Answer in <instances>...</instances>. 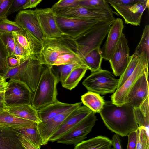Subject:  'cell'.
I'll return each mask as SVG.
<instances>
[{"label": "cell", "instance_id": "cell-1", "mask_svg": "<svg viewBox=\"0 0 149 149\" xmlns=\"http://www.w3.org/2000/svg\"><path fill=\"white\" fill-rule=\"evenodd\" d=\"M99 113L107 127L122 137L127 136L139 127L135 118L134 108L128 103L118 106L111 101H105Z\"/></svg>", "mask_w": 149, "mask_h": 149}, {"label": "cell", "instance_id": "cell-2", "mask_svg": "<svg viewBox=\"0 0 149 149\" xmlns=\"http://www.w3.org/2000/svg\"><path fill=\"white\" fill-rule=\"evenodd\" d=\"M42 73L33 96L31 105L37 111L58 101L56 86L59 81L53 65H47Z\"/></svg>", "mask_w": 149, "mask_h": 149}, {"label": "cell", "instance_id": "cell-3", "mask_svg": "<svg viewBox=\"0 0 149 149\" xmlns=\"http://www.w3.org/2000/svg\"><path fill=\"white\" fill-rule=\"evenodd\" d=\"M43 65L38 55H31L17 66L8 67L3 77L6 80L10 78L24 82L34 93L43 70Z\"/></svg>", "mask_w": 149, "mask_h": 149}, {"label": "cell", "instance_id": "cell-4", "mask_svg": "<svg viewBox=\"0 0 149 149\" xmlns=\"http://www.w3.org/2000/svg\"><path fill=\"white\" fill-rule=\"evenodd\" d=\"M42 43V49L38 56L43 65H54L58 57L63 53H78L74 39L65 35L56 38H44Z\"/></svg>", "mask_w": 149, "mask_h": 149}, {"label": "cell", "instance_id": "cell-5", "mask_svg": "<svg viewBox=\"0 0 149 149\" xmlns=\"http://www.w3.org/2000/svg\"><path fill=\"white\" fill-rule=\"evenodd\" d=\"M113 21H102L74 39L77 46V53L82 59L91 50L100 47Z\"/></svg>", "mask_w": 149, "mask_h": 149}, {"label": "cell", "instance_id": "cell-6", "mask_svg": "<svg viewBox=\"0 0 149 149\" xmlns=\"http://www.w3.org/2000/svg\"><path fill=\"white\" fill-rule=\"evenodd\" d=\"M119 79L110 71L102 69L91 74L82 82L88 91L104 95L113 93L117 89Z\"/></svg>", "mask_w": 149, "mask_h": 149}, {"label": "cell", "instance_id": "cell-7", "mask_svg": "<svg viewBox=\"0 0 149 149\" xmlns=\"http://www.w3.org/2000/svg\"><path fill=\"white\" fill-rule=\"evenodd\" d=\"M33 93L24 82L9 80L5 91L3 101L6 107L31 104Z\"/></svg>", "mask_w": 149, "mask_h": 149}, {"label": "cell", "instance_id": "cell-8", "mask_svg": "<svg viewBox=\"0 0 149 149\" xmlns=\"http://www.w3.org/2000/svg\"><path fill=\"white\" fill-rule=\"evenodd\" d=\"M149 61L145 53L143 52H142L134 71L121 87L117 89L111 96L113 104L120 106L128 103V95L131 88L138 79L148 70Z\"/></svg>", "mask_w": 149, "mask_h": 149}, {"label": "cell", "instance_id": "cell-9", "mask_svg": "<svg viewBox=\"0 0 149 149\" xmlns=\"http://www.w3.org/2000/svg\"><path fill=\"white\" fill-rule=\"evenodd\" d=\"M55 15L56 23L61 31L63 34L74 39L104 21L69 17Z\"/></svg>", "mask_w": 149, "mask_h": 149}, {"label": "cell", "instance_id": "cell-10", "mask_svg": "<svg viewBox=\"0 0 149 149\" xmlns=\"http://www.w3.org/2000/svg\"><path fill=\"white\" fill-rule=\"evenodd\" d=\"M56 15L65 17L114 21V13L108 10L78 5L54 12Z\"/></svg>", "mask_w": 149, "mask_h": 149}, {"label": "cell", "instance_id": "cell-11", "mask_svg": "<svg viewBox=\"0 0 149 149\" xmlns=\"http://www.w3.org/2000/svg\"><path fill=\"white\" fill-rule=\"evenodd\" d=\"M95 114L92 111L70 130L58 139L56 141L57 143L75 146L84 141L95 124L97 119Z\"/></svg>", "mask_w": 149, "mask_h": 149}, {"label": "cell", "instance_id": "cell-12", "mask_svg": "<svg viewBox=\"0 0 149 149\" xmlns=\"http://www.w3.org/2000/svg\"><path fill=\"white\" fill-rule=\"evenodd\" d=\"M34 10L44 38H56L64 35L58 26L55 13L51 8Z\"/></svg>", "mask_w": 149, "mask_h": 149}, {"label": "cell", "instance_id": "cell-13", "mask_svg": "<svg viewBox=\"0 0 149 149\" xmlns=\"http://www.w3.org/2000/svg\"><path fill=\"white\" fill-rule=\"evenodd\" d=\"M109 3L123 18L126 24L136 26L140 25L143 14L146 9L149 7V1L132 5L114 2Z\"/></svg>", "mask_w": 149, "mask_h": 149}, {"label": "cell", "instance_id": "cell-14", "mask_svg": "<svg viewBox=\"0 0 149 149\" xmlns=\"http://www.w3.org/2000/svg\"><path fill=\"white\" fill-rule=\"evenodd\" d=\"M130 49L128 41L123 33L111 58L109 60L113 72L120 76L124 72L128 63Z\"/></svg>", "mask_w": 149, "mask_h": 149}, {"label": "cell", "instance_id": "cell-15", "mask_svg": "<svg viewBox=\"0 0 149 149\" xmlns=\"http://www.w3.org/2000/svg\"><path fill=\"white\" fill-rule=\"evenodd\" d=\"M92 112L90 109L84 105H81L73 110L50 137L49 141L52 142L56 141Z\"/></svg>", "mask_w": 149, "mask_h": 149}, {"label": "cell", "instance_id": "cell-16", "mask_svg": "<svg viewBox=\"0 0 149 149\" xmlns=\"http://www.w3.org/2000/svg\"><path fill=\"white\" fill-rule=\"evenodd\" d=\"M124 27L122 19H115L111 25L107 38L101 49L103 58L109 61L112 55L121 36Z\"/></svg>", "mask_w": 149, "mask_h": 149}, {"label": "cell", "instance_id": "cell-17", "mask_svg": "<svg viewBox=\"0 0 149 149\" xmlns=\"http://www.w3.org/2000/svg\"><path fill=\"white\" fill-rule=\"evenodd\" d=\"M148 70L136 80L131 88L128 95V103L133 108L140 106L149 96Z\"/></svg>", "mask_w": 149, "mask_h": 149}, {"label": "cell", "instance_id": "cell-18", "mask_svg": "<svg viewBox=\"0 0 149 149\" xmlns=\"http://www.w3.org/2000/svg\"><path fill=\"white\" fill-rule=\"evenodd\" d=\"M15 21L22 27L26 29L34 35L42 42L44 38L34 10H20L16 15Z\"/></svg>", "mask_w": 149, "mask_h": 149}, {"label": "cell", "instance_id": "cell-19", "mask_svg": "<svg viewBox=\"0 0 149 149\" xmlns=\"http://www.w3.org/2000/svg\"><path fill=\"white\" fill-rule=\"evenodd\" d=\"M78 107L71 108L49 120L37 124L38 129L42 140V145L48 143L50 137L57 130L64 120L73 110Z\"/></svg>", "mask_w": 149, "mask_h": 149}, {"label": "cell", "instance_id": "cell-20", "mask_svg": "<svg viewBox=\"0 0 149 149\" xmlns=\"http://www.w3.org/2000/svg\"><path fill=\"white\" fill-rule=\"evenodd\" d=\"M19 32H12L19 44L31 55H37L40 52L42 43L34 35L25 29Z\"/></svg>", "mask_w": 149, "mask_h": 149}, {"label": "cell", "instance_id": "cell-21", "mask_svg": "<svg viewBox=\"0 0 149 149\" xmlns=\"http://www.w3.org/2000/svg\"><path fill=\"white\" fill-rule=\"evenodd\" d=\"M82 104V102L68 104L58 101L38 111L40 122L49 120L71 108L79 107Z\"/></svg>", "mask_w": 149, "mask_h": 149}, {"label": "cell", "instance_id": "cell-22", "mask_svg": "<svg viewBox=\"0 0 149 149\" xmlns=\"http://www.w3.org/2000/svg\"><path fill=\"white\" fill-rule=\"evenodd\" d=\"M20 137L12 128L0 126V149H23Z\"/></svg>", "mask_w": 149, "mask_h": 149}, {"label": "cell", "instance_id": "cell-23", "mask_svg": "<svg viewBox=\"0 0 149 149\" xmlns=\"http://www.w3.org/2000/svg\"><path fill=\"white\" fill-rule=\"evenodd\" d=\"M5 110L16 117L33 121L37 123L40 122L38 111L31 104L6 107Z\"/></svg>", "mask_w": 149, "mask_h": 149}, {"label": "cell", "instance_id": "cell-24", "mask_svg": "<svg viewBox=\"0 0 149 149\" xmlns=\"http://www.w3.org/2000/svg\"><path fill=\"white\" fill-rule=\"evenodd\" d=\"M36 123L16 117L5 109L0 112V126L13 128L30 127L37 125Z\"/></svg>", "mask_w": 149, "mask_h": 149}, {"label": "cell", "instance_id": "cell-25", "mask_svg": "<svg viewBox=\"0 0 149 149\" xmlns=\"http://www.w3.org/2000/svg\"><path fill=\"white\" fill-rule=\"evenodd\" d=\"M112 146L111 140L106 136H99L84 140L75 146L74 149H110Z\"/></svg>", "mask_w": 149, "mask_h": 149}, {"label": "cell", "instance_id": "cell-26", "mask_svg": "<svg viewBox=\"0 0 149 149\" xmlns=\"http://www.w3.org/2000/svg\"><path fill=\"white\" fill-rule=\"evenodd\" d=\"M81 100L84 105L95 113H100L105 102L100 94L90 91L81 95Z\"/></svg>", "mask_w": 149, "mask_h": 149}, {"label": "cell", "instance_id": "cell-27", "mask_svg": "<svg viewBox=\"0 0 149 149\" xmlns=\"http://www.w3.org/2000/svg\"><path fill=\"white\" fill-rule=\"evenodd\" d=\"M149 96L147 97L140 105L134 108L135 120L139 127H143L149 133Z\"/></svg>", "mask_w": 149, "mask_h": 149}, {"label": "cell", "instance_id": "cell-28", "mask_svg": "<svg viewBox=\"0 0 149 149\" xmlns=\"http://www.w3.org/2000/svg\"><path fill=\"white\" fill-rule=\"evenodd\" d=\"M103 59L100 47L91 50L82 58L88 69L91 72L101 69V65Z\"/></svg>", "mask_w": 149, "mask_h": 149}, {"label": "cell", "instance_id": "cell-29", "mask_svg": "<svg viewBox=\"0 0 149 149\" xmlns=\"http://www.w3.org/2000/svg\"><path fill=\"white\" fill-rule=\"evenodd\" d=\"M12 129L16 133L22 135L29 140L38 149L41 148L42 140L37 125L30 127H20Z\"/></svg>", "mask_w": 149, "mask_h": 149}, {"label": "cell", "instance_id": "cell-30", "mask_svg": "<svg viewBox=\"0 0 149 149\" xmlns=\"http://www.w3.org/2000/svg\"><path fill=\"white\" fill-rule=\"evenodd\" d=\"M87 70L88 68L84 67L74 69L68 75L62 86L70 90L74 88L84 77Z\"/></svg>", "mask_w": 149, "mask_h": 149}, {"label": "cell", "instance_id": "cell-31", "mask_svg": "<svg viewBox=\"0 0 149 149\" xmlns=\"http://www.w3.org/2000/svg\"><path fill=\"white\" fill-rule=\"evenodd\" d=\"M55 66H56L57 71L59 73V76H58L59 81L62 86L68 75L73 70L81 67H86L88 68L82 60L75 61L69 63Z\"/></svg>", "mask_w": 149, "mask_h": 149}, {"label": "cell", "instance_id": "cell-32", "mask_svg": "<svg viewBox=\"0 0 149 149\" xmlns=\"http://www.w3.org/2000/svg\"><path fill=\"white\" fill-rule=\"evenodd\" d=\"M140 57V54L138 55L134 53L130 56L128 65L123 73L120 76L117 89H119L121 87L134 71L139 61Z\"/></svg>", "mask_w": 149, "mask_h": 149}, {"label": "cell", "instance_id": "cell-33", "mask_svg": "<svg viewBox=\"0 0 149 149\" xmlns=\"http://www.w3.org/2000/svg\"><path fill=\"white\" fill-rule=\"evenodd\" d=\"M143 52L149 61V26L146 25L140 41L135 49L134 54L140 55Z\"/></svg>", "mask_w": 149, "mask_h": 149}, {"label": "cell", "instance_id": "cell-34", "mask_svg": "<svg viewBox=\"0 0 149 149\" xmlns=\"http://www.w3.org/2000/svg\"><path fill=\"white\" fill-rule=\"evenodd\" d=\"M136 131L137 141L136 149H149V133L143 127H139Z\"/></svg>", "mask_w": 149, "mask_h": 149}, {"label": "cell", "instance_id": "cell-35", "mask_svg": "<svg viewBox=\"0 0 149 149\" xmlns=\"http://www.w3.org/2000/svg\"><path fill=\"white\" fill-rule=\"evenodd\" d=\"M78 5L108 10L115 13L104 0H82L79 2Z\"/></svg>", "mask_w": 149, "mask_h": 149}, {"label": "cell", "instance_id": "cell-36", "mask_svg": "<svg viewBox=\"0 0 149 149\" xmlns=\"http://www.w3.org/2000/svg\"><path fill=\"white\" fill-rule=\"evenodd\" d=\"M9 56L8 51L0 36V74L3 77L8 70V58Z\"/></svg>", "mask_w": 149, "mask_h": 149}, {"label": "cell", "instance_id": "cell-37", "mask_svg": "<svg viewBox=\"0 0 149 149\" xmlns=\"http://www.w3.org/2000/svg\"><path fill=\"white\" fill-rule=\"evenodd\" d=\"M23 29L15 21H10L7 18L0 20V33L19 32Z\"/></svg>", "mask_w": 149, "mask_h": 149}, {"label": "cell", "instance_id": "cell-38", "mask_svg": "<svg viewBox=\"0 0 149 149\" xmlns=\"http://www.w3.org/2000/svg\"><path fill=\"white\" fill-rule=\"evenodd\" d=\"M0 36L3 40L8 53L9 56L15 58V42L14 37L12 33H0Z\"/></svg>", "mask_w": 149, "mask_h": 149}, {"label": "cell", "instance_id": "cell-39", "mask_svg": "<svg viewBox=\"0 0 149 149\" xmlns=\"http://www.w3.org/2000/svg\"><path fill=\"white\" fill-rule=\"evenodd\" d=\"M79 60L83 61L81 57L77 53H63L58 57L54 65H59Z\"/></svg>", "mask_w": 149, "mask_h": 149}, {"label": "cell", "instance_id": "cell-40", "mask_svg": "<svg viewBox=\"0 0 149 149\" xmlns=\"http://www.w3.org/2000/svg\"><path fill=\"white\" fill-rule=\"evenodd\" d=\"M82 0H59L51 8L54 12L78 5Z\"/></svg>", "mask_w": 149, "mask_h": 149}, {"label": "cell", "instance_id": "cell-41", "mask_svg": "<svg viewBox=\"0 0 149 149\" xmlns=\"http://www.w3.org/2000/svg\"><path fill=\"white\" fill-rule=\"evenodd\" d=\"M15 0H0V20L6 18Z\"/></svg>", "mask_w": 149, "mask_h": 149}, {"label": "cell", "instance_id": "cell-42", "mask_svg": "<svg viewBox=\"0 0 149 149\" xmlns=\"http://www.w3.org/2000/svg\"><path fill=\"white\" fill-rule=\"evenodd\" d=\"M29 0H15L8 15L22 10L27 9Z\"/></svg>", "mask_w": 149, "mask_h": 149}, {"label": "cell", "instance_id": "cell-43", "mask_svg": "<svg viewBox=\"0 0 149 149\" xmlns=\"http://www.w3.org/2000/svg\"><path fill=\"white\" fill-rule=\"evenodd\" d=\"M127 136L128 141L127 149H136L137 141L136 131H134L129 133Z\"/></svg>", "mask_w": 149, "mask_h": 149}, {"label": "cell", "instance_id": "cell-44", "mask_svg": "<svg viewBox=\"0 0 149 149\" xmlns=\"http://www.w3.org/2000/svg\"><path fill=\"white\" fill-rule=\"evenodd\" d=\"M18 134L20 137V140L24 149H38L29 140L22 135Z\"/></svg>", "mask_w": 149, "mask_h": 149}, {"label": "cell", "instance_id": "cell-45", "mask_svg": "<svg viewBox=\"0 0 149 149\" xmlns=\"http://www.w3.org/2000/svg\"><path fill=\"white\" fill-rule=\"evenodd\" d=\"M107 3L114 2L125 5H132L141 2H146L149 0H104Z\"/></svg>", "mask_w": 149, "mask_h": 149}, {"label": "cell", "instance_id": "cell-46", "mask_svg": "<svg viewBox=\"0 0 149 149\" xmlns=\"http://www.w3.org/2000/svg\"><path fill=\"white\" fill-rule=\"evenodd\" d=\"M113 149H121V140L119 136V135L115 134L113 136L111 140Z\"/></svg>", "mask_w": 149, "mask_h": 149}, {"label": "cell", "instance_id": "cell-47", "mask_svg": "<svg viewBox=\"0 0 149 149\" xmlns=\"http://www.w3.org/2000/svg\"><path fill=\"white\" fill-rule=\"evenodd\" d=\"M22 62L17 58L9 56L8 58V67L14 68L18 66Z\"/></svg>", "mask_w": 149, "mask_h": 149}, {"label": "cell", "instance_id": "cell-48", "mask_svg": "<svg viewBox=\"0 0 149 149\" xmlns=\"http://www.w3.org/2000/svg\"><path fill=\"white\" fill-rule=\"evenodd\" d=\"M42 0H29L27 9L36 7Z\"/></svg>", "mask_w": 149, "mask_h": 149}, {"label": "cell", "instance_id": "cell-49", "mask_svg": "<svg viewBox=\"0 0 149 149\" xmlns=\"http://www.w3.org/2000/svg\"><path fill=\"white\" fill-rule=\"evenodd\" d=\"M7 83V82L6 83L0 84V92L5 91Z\"/></svg>", "mask_w": 149, "mask_h": 149}, {"label": "cell", "instance_id": "cell-50", "mask_svg": "<svg viewBox=\"0 0 149 149\" xmlns=\"http://www.w3.org/2000/svg\"><path fill=\"white\" fill-rule=\"evenodd\" d=\"M6 107L3 101L0 102V112L4 110L5 109Z\"/></svg>", "mask_w": 149, "mask_h": 149}, {"label": "cell", "instance_id": "cell-51", "mask_svg": "<svg viewBox=\"0 0 149 149\" xmlns=\"http://www.w3.org/2000/svg\"><path fill=\"white\" fill-rule=\"evenodd\" d=\"M5 91L0 92V102L3 101Z\"/></svg>", "mask_w": 149, "mask_h": 149}, {"label": "cell", "instance_id": "cell-52", "mask_svg": "<svg viewBox=\"0 0 149 149\" xmlns=\"http://www.w3.org/2000/svg\"><path fill=\"white\" fill-rule=\"evenodd\" d=\"M6 81L4 77L0 74V84L6 83Z\"/></svg>", "mask_w": 149, "mask_h": 149}, {"label": "cell", "instance_id": "cell-53", "mask_svg": "<svg viewBox=\"0 0 149 149\" xmlns=\"http://www.w3.org/2000/svg\"></svg>", "mask_w": 149, "mask_h": 149}]
</instances>
